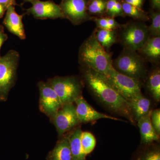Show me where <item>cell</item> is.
<instances>
[{"instance_id": "obj_1", "label": "cell", "mask_w": 160, "mask_h": 160, "mask_svg": "<svg viewBox=\"0 0 160 160\" xmlns=\"http://www.w3.org/2000/svg\"><path fill=\"white\" fill-rule=\"evenodd\" d=\"M82 68L86 86L98 101L109 111L126 118L133 125H137L132 114L129 101L113 89L106 76L88 68Z\"/></svg>"}, {"instance_id": "obj_2", "label": "cell", "mask_w": 160, "mask_h": 160, "mask_svg": "<svg viewBox=\"0 0 160 160\" xmlns=\"http://www.w3.org/2000/svg\"><path fill=\"white\" fill-rule=\"evenodd\" d=\"M112 61L111 55L98 42L93 32L80 47L79 62L83 68L106 75L112 67Z\"/></svg>"}, {"instance_id": "obj_3", "label": "cell", "mask_w": 160, "mask_h": 160, "mask_svg": "<svg viewBox=\"0 0 160 160\" xmlns=\"http://www.w3.org/2000/svg\"><path fill=\"white\" fill-rule=\"evenodd\" d=\"M19 58V52L12 49L0 56V101L7 100L14 86Z\"/></svg>"}, {"instance_id": "obj_4", "label": "cell", "mask_w": 160, "mask_h": 160, "mask_svg": "<svg viewBox=\"0 0 160 160\" xmlns=\"http://www.w3.org/2000/svg\"><path fill=\"white\" fill-rule=\"evenodd\" d=\"M112 65L120 73L140 81L146 76L145 59L137 52L124 49Z\"/></svg>"}, {"instance_id": "obj_5", "label": "cell", "mask_w": 160, "mask_h": 160, "mask_svg": "<svg viewBox=\"0 0 160 160\" xmlns=\"http://www.w3.org/2000/svg\"><path fill=\"white\" fill-rule=\"evenodd\" d=\"M120 28V42L128 50L137 52L149 37L148 26L143 22H130Z\"/></svg>"}, {"instance_id": "obj_6", "label": "cell", "mask_w": 160, "mask_h": 160, "mask_svg": "<svg viewBox=\"0 0 160 160\" xmlns=\"http://www.w3.org/2000/svg\"><path fill=\"white\" fill-rule=\"evenodd\" d=\"M62 105L74 103L82 96V85L74 76L55 77L48 81Z\"/></svg>"}, {"instance_id": "obj_7", "label": "cell", "mask_w": 160, "mask_h": 160, "mask_svg": "<svg viewBox=\"0 0 160 160\" xmlns=\"http://www.w3.org/2000/svg\"><path fill=\"white\" fill-rule=\"evenodd\" d=\"M105 76L113 89L128 101L142 93L140 80L120 73L113 66Z\"/></svg>"}, {"instance_id": "obj_8", "label": "cell", "mask_w": 160, "mask_h": 160, "mask_svg": "<svg viewBox=\"0 0 160 160\" xmlns=\"http://www.w3.org/2000/svg\"><path fill=\"white\" fill-rule=\"evenodd\" d=\"M51 120L60 138L80 124L76 111L75 106L73 103L63 105Z\"/></svg>"}, {"instance_id": "obj_9", "label": "cell", "mask_w": 160, "mask_h": 160, "mask_svg": "<svg viewBox=\"0 0 160 160\" xmlns=\"http://www.w3.org/2000/svg\"><path fill=\"white\" fill-rule=\"evenodd\" d=\"M38 86L40 92V111L51 119L62 105L57 94L48 82H40Z\"/></svg>"}, {"instance_id": "obj_10", "label": "cell", "mask_w": 160, "mask_h": 160, "mask_svg": "<svg viewBox=\"0 0 160 160\" xmlns=\"http://www.w3.org/2000/svg\"><path fill=\"white\" fill-rule=\"evenodd\" d=\"M60 6L65 18L73 25H80L92 19L86 0H62Z\"/></svg>"}, {"instance_id": "obj_11", "label": "cell", "mask_w": 160, "mask_h": 160, "mask_svg": "<svg viewBox=\"0 0 160 160\" xmlns=\"http://www.w3.org/2000/svg\"><path fill=\"white\" fill-rule=\"evenodd\" d=\"M32 6L27 9V12L39 19L65 18L64 15L59 5L52 1L33 0L31 2Z\"/></svg>"}, {"instance_id": "obj_12", "label": "cell", "mask_w": 160, "mask_h": 160, "mask_svg": "<svg viewBox=\"0 0 160 160\" xmlns=\"http://www.w3.org/2000/svg\"><path fill=\"white\" fill-rule=\"evenodd\" d=\"M74 103L76 104V111L80 124L90 122L101 119L125 121L97 111L86 102L82 95L78 98Z\"/></svg>"}, {"instance_id": "obj_13", "label": "cell", "mask_w": 160, "mask_h": 160, "mask_svg": "<svg viewBox=\"0 0 160 160\" xmlns=\"http://www.w3.org/2000/svg\"><path fill=\"white\" fill-rule=\"evenodd\" d=\"M23 17L16 12L14 6H9L6 10L3 22L4 25L11 33L22 40L25 39L26 38Z\"/></svg>"}, {"instance_id": "obj_14", "label": "cell", "mask_w": 160, "mask_h": 160, "mask_svg": "<svg viewBox=\"0 0 160 160\" xmlns=\"http://www.w3.org/2000/svg\"><path fill=\"white\" fill-rule=\"evenodd\" d=\"M152 109L149 113L140 118L136 124L140 129L141 143L144 145H149L153 142L158 141L159 136L157 133L152 124Z\"/></svg>"}, {"instance_id": "obj_15", "label": "cell", "mask_w": 160, "mask_h": 160, "mask_svg": "<svg viewBox=\"0 0 160 160\" xmlns=\"http://www.w3.org/2000/svg\"><path fill=\"white\" fill-rule=\"evenodd\" d=\"M138 51L144 59L158 63L160 58V37L149 36Z\"/></svg>"}, {"instance_id": "obj_16", "label": "cell", "mask_w": 160, "mask_h": 160, "mask_svg": "<svg viewBox=\"0 0 160 160\" xmlns=\"http://www.w3.org/2000/svg\"><path fill=\"white\" fill-rule=\"evenodd\" d=\"M129 101L132 114L136 122L148 114L151 110L150 100L145 97L142 93L132 98Z\"/></svg>"}, {"instance_id": "obj_17", "label": "cell", "mask_w": 160, "mask_h": 160, "mask_svg": "<svg viewBox=\"0 0 160 160\" xmlns=\"http://www.w3.org/2000/svg\"><path fill=\"white\" fill-rule=\"evenodd\" d=\"M47 160H72L69 140V134L63 136L53 149L49 152Z\"/></svg>"}, {"instance_id": "obj_18", "label": "cell", "mask_w": 160, "mask_h": 160, "mask_svg": "<svg viewBox=\"0 0 160 160\" xmlns=\"http://www.w3.org/2000/svg\"><path fill=\"white\" fill-rule=\"evenodd\" d=\"M82 131L81 127H76L69 134V140L72 160H86L81 142Z\"/></svg>"}, {"instance_id": "obj_19", "label": "cell", "mask_w": 160, "mask_h": 160, "mask_svg": "<svg viewBox=\"0 0 160 160\" xmlns=\"http://www.w3.org/2000/svg\"><path fill=\"white\" fill-rule=\"evenodd\" d=\"M93 32L98 42L106 50L109 49L117 42L118 34L115 30L97 28Z\"/></svg>"}, {"instance_id": "obj_20", "label": "cell", "mask_w": 160, "mask_h": 160, "mask_svg": "<svg viewBox=\"0 0 160 160\" xmlns=\"http://www.w3.org/2000/svg\"><path fill=\"white\" fill-rule=\"evenodd\" d=\"M147 90L156 102L160 101V69L159 67L154 69L149 73L147 83Z\"/></svg>"}, {"instance_id": "obj_21", "label": "cell", "mask_w": 160, "mask_h": 160, "mask_svg": "<svg viewBox=\"0 0 160 160\" xmlns=\"http://www.w3.org/2000/svg\"><path fill=\"white\" fill-rule=\"evenodd\" d=\"M121 2L125 15L128 16L140 22H146L150 20L148 13L142 9L130 5L124 1Z\"/></svg>"}, {"instance_id": "obj_22", "label": "cell", "mask_w": 160, "mask_h": 160, "mask_svg": "<svg viewBox=\"0 0 160 160\" xmlns=\"http://www.w3.org/2000/svg\"><path fill=\"white\" fill-rule=\"evenodd\" d=\"M81 142L83 151L86 155L93 151L96 145V140L93 135L89 132H82Z\"/></svg>"}, {"instance_id": "obj_23", "label": "cell", "mask_w": 160, "mask_h": 160, "mask_svg": "<svg viewBox=\"0 0 160 160\" xmlns=\"http://www.w3.org/2000/svg\"><path fill=\"white\" fill-rule=\"evenodd\" d=\"M151 24L148 26L149 36L160 37V13L158 10H151L149 16Z\"/></svg>"}, {"instance_id": "obj_24", "label": "cell", "mask_w": 160, "mask_h": 160, "mask_svg": "<svg viewBox=\"0 0 160 160\" xmlns=\"http://www.w3.org/2000/svg\"><path fill=\"white\" fill-rule=\"evenodd\" d=\"M107 0H90L87 4V10L89 15L102 16L106 13Z\"/></svg>"}, {"instance_id": "obj_25", "label": "cell", "mask_w": 160, "mask_h": 160, "mask_svg": "<svg viewBox=\"0 0 160 160\" xmlns=\"http://www.w3.org/2000/svg\"><path fill=\"white\" fill-rule=\"evenodd\" d=\"M152 124L159 135L160 134V110L157 109L152 110L151 114Z\"/></svg>"}, {"instance_id": "obj_26", "label": "cell", "mask_w": 160, "mask_h": 160, "mask_svg": "<svg viewBox=\"0 0 160 160\" xmlns=\"http://www.w3.org/2000/svg\"><path fill=\"white\" fill-rule=\"evenodd\" d=\"M137 160H160V151L159 149H154L147 152Z\"/></svg>"}, {"instance_id": "obj_27", "label": "cell", "mask_w": 160, "mask_h": 160, "mask_svg": "<svg viewBox=\"0 0 160 160\" xmlns=\"http://www.w3.org/2000/svg\"><path fill=\"white\" fill-rule=\"evenodd\" d=\"M125 16L126 15L123 11L122 2H120V0H118L116 3L114 9H113L112 18H114L117 17H125Z\"/></svg>"}, {"instance_id": "obj_28", "label": "cell", "mask_w": 160, "mask_h": 160, "mask_svg": "<svg viewBox=\"0 0 160 160\" xmlns=\"http://www.w3.org/2000/svg\"><path fill=\"white\" fill-rule=\"evenodd\" d=\"M93 21L96 24L98 28L111 30L107 22L106 18H94Z\"/></svg>"}, {"instance_id": "obj_29", "label": "cell", "mask_w": 160, "mask_h": 160, "mask_svg": "<svg viewBox=\"0 0 160 160\" xmlns=\"http://www.w3.org/2000/svg\"><path fill=\"white\" fill-rule=\"evenodd\" d=\"M118 0H107L106 3V13L109 17L112 18L115 6Z\"/></svg>"}, {"instance_id": "obj_30", "label": "cell", "mask_w": 160, "mask_h": 160, "mask_svg": "<svg viewBox=\"0 0 160 160\" xmlns=\"http://www.w3.org/2000/svg\"><path fill=\"white\" fill-rule=\"evenodd\" d=\"M124 2L132 6L142 9L144 0H124Z\"/></svg>"}, {"instance_id": "obj_31", "label": "cell", "mask_w": 160, "mask_h": 160, "mask_svg": "<svg viewBox=\"0 0 160 160\" xmlns=\"http://www.w3.org/2000/svg\"><path fill=\"white\" fill-rule=\"evenodd\" d=\"M0 4L4 5L8 8L9 6L16 5L15 0H0Z\"/></svg>"}, {"instance_id": "obj_32", "label": "cell", "mask_w": 160, "mask_h": 160, "mask_svg": "<svg viewBox=\"0 0 160 160\" xmlns=\"http://www.w3.org/2000/svg\"><path fill=\"white\" fill-rule=\"evenodd\" d=\"M152 7L156 10H159L160 9V0H150Z\"/></svg>"}, {"instance_id": "obj_33", "label": "cell", "mask_w": 160, "mask_h": 160, "mask_svg": "<svg viewBox=\"0 0 160 160\" xmlns=\"http://www.w3.org/2000/svg\"><path fill=\"white\" fill-rule=\"evenodd\" d=\"M7 39H8V36L5 32H2L0 34V50L3 44L7 40ZM0 56H1V54H0Z\"/></svg>"}, {"instance_id": "obj_34", "label": "cell", "mask_w": 160, "mask_h": 160, "mask_svg": "<svg viewBox=\"0 0 160 160\" xmlns=\"http://www.w3.org/2000/svg\"><path fill=\"white\" fill-rule=\"evenodd\" d=\"M7 7L2 4H0V18L3 17L7 10Z\"/></svg>"}, {"instance_id": "obj_35", "label": "cell", "mask_w": 160, "mask_h": 160, "mask_svg": "<svg viewBox=\"0 0 160 160\" xmlns=\"http://www.w3.org/2000/svg\"><path fill=\"white\" fill-rule=\"evenodd\" d=\"M4 32V27L2 25H0V34Z\"/></svg>"}, {"instance_id": "obj_36", "label": "cell", "mask_w": 160, "mask_h": 160, "mask_svg": "<svg viewBox=\"0 0 160 160\" xmlns=\"http://www.w3.org/2000/svg\"><path fill=\"white\" fill-rule=\"evenodd\" d=\"M25 1H28V2H31L32 1H33V0H25Z\"/></svg>"}]
</instances>
